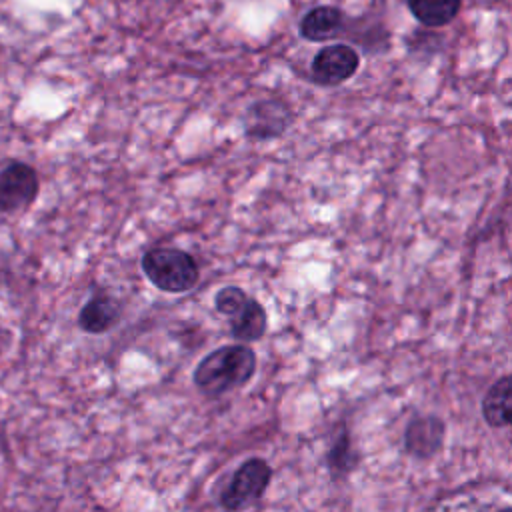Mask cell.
<instances>
[{
    "instance_id": "obj_5",
    "label": "cell",
    "mask_w": 512,
    "mask_h": 512,
    "mask_svg": "<svg viewBox=\"0 0 512 512\" xmlns=\"http://www.w3.org/2000/svg\"><path fill=\"white\" fill-rule=\"evenodd\" d=\"M360 66V56L352 46L330 44L312 60V80L322 86H336L354 76Z\"/></svg>"
},
{
    "instance_id": "obj_3",
    "label": "cell",
    "mask_w": 512,
    "mask_h": 512,
    "mask_svg": "<svg viewBox=\"0 0 512 512\" xmlns=\"http://www.w3.org/2000/svg\"><path fill=\"white\" fill-rule=\"evenodd\" d=\"M272 478V468L262 458L244 460L232 474L228 486L220 494V506L226 512H240L262 498Z\"/></svg>"
},
{
    "instance_id": "obj_13",
    "label": "cell",
    "mask_w": 512,
    "mask_h": 512,
    "mask_svg": "<svg viewBox=\"0 0 512 512\" xmlns=\"http://www.w3.org/2000/svg\"><path fill=\"white\" fill-rule=\"evenodd\" d=\"M356 466V452L350 442V434L342 430V434L336 438L328 452V468L334 478L346 476Z\"/></svg>"
},
{
    "instance_id": "obj_7",
    "label": "cell",
    "mask_w": 512,
    "mask_h": 512,
    "mask_svg": "<svg viewBox=\"0 0 512 512\" xmlns=\"http://www.w3.org/2000/svg\"><path fill=\"white\" fill-rule=\"evenodd\" d=\"M288 118L290 114L282 102H276V100L256 102L244 118V130L248 138H256V140L276 138L286 130L290 122Z\"/></svg>"
},
{
    "instance_id": "obj_4",
    "label": "cell",
    "mask_w": 512,
    "mask_h": 512,
    "mask_svg": "<svg viewBox=\"0 0 512 512\" xmlns=\"http://www.w3.org/2000/svg\"><path fill=\"white\" fill-rule=\"evenodd\" d=\"M38 176L30 164L10 162L0 172V212H18L34 202Z\"/></svg>"
},
{
    "instance_id": "obj_14",
    "label": "cell",
    "mask_w": 512,
    "mask_h": 512,
    "mask_svg": "<svg viewBox=\"0 0 512 512\" xmlns=\"http://www.w3.org/2000/svg\"><path fill=\"white\" fill-rule=\"evenodd\" d=\"M248 300V294L238 288V286H226V288H220L216 292V298H214V306L220 314L232 318Z\"/></svg>"
},
{
    "instance_id": "obj_2",
    "label": "cell",
    "mask_w": 512,
    "mask_h": 512,
    "mask_svg": "<svg viewBox=\"0 0 512 512\" xmlns=\"http://www.w3.org/2000/svg\"><path fill=\"white\" fill-rule=\"evenodd\" d=\"M146 278L162 292L180 294L190 290L200 276L196 260L180 248H152L142 256Z\"/></svg>"
},
{
    "instance_id": "obj_9",
    "label": "cell",
    "mask_w": 512,
    "mask_h": 512,
    "mask_svg": "<svg viewBox=\"0 0 512 512\" xmlns=\"http://www.w3.org/2000/svg\"><path fill=\"white\" fill-rule=\"evenodd\" d=\"M344 26V16L336 6H316L300 20V36L320 42L336 36Z\"/></svg>"
},
{
    "instance_id": "obj_8",
    "label": "cell",
    "mask_w": 512,
    "mask_h": 512,
    "mask_svg": "<svg viewBox=\"0 0 512 512\" xmlns=\"http://www.w3.org/2000/svg\"><path fill=\"white\" fill-rule=\"evenodd\" d=\"M120 318V304L112 296L98 292L80 310L78 324L88 334H102L110 330Z\"/></svg>"
},
{
    "instance_id": "obj_15",
    "label": "cell",
    "mask_w": 512,
    "mask_h": 512,
    "mask_svg": "<svg viewBox=\"0 0 512 512\" xmlns=\"http://www.w3.org/2000/svg\"><path fill=\"white\" fill-rule=\"evenodd\" d=\"M498 512H512V508H510V506H504V508H500Z\"/></svg>"
},
{
    "instance_id": "obj_10",
    "label": "cell",
    "mask_w": 512,
    "mask_h": 512,
    "mask_svg": "<svg viewBox=\"0 0 512 512\" xmlns=\"http://www.w3.org/2000/svg\"><path fill=\"white\" fill-rule=\"evenodd\" d=\"M266 326H268V318H266L264 306L250 296L246 304L230 318V334L240 342L260 340L266 332Z\"/></svg>"
},
{
    "instance_id": "obj_12",
    "label": "cell",
    "mask_w": 512,
    "mask_h": 512,
    "mask_svg": "<svg viewBox=\"0 0 512 512\" xmlns=\"http://www.w3.org/2000/svg\"><path fill=\"white\" fill-rule=\"evenodd\" d=\"M462 0H408L412 16L432 28L450 24L460 12Z\"/></svg>"
},
{
    "instance_id": "obj_1",
    "label": "cell",
    "mask_w": 512,
    "mask_h": 512,
    "mask_svg": "<svg viewBox=\"0 0 512 512\" xmlns=\"http://www.w3.org/2000/svg\"><path fill=\"white\" fill-rule=\"evenodd\" d=\"M254 370V350L244 344H230L206 354L198 362L192 380L204 396L214 398L232 388L244 386L254 376Z\"/></svg>"
},
{
    "instance_id": "obj_6",
    "label": "cell",
    "mask_w": 512,
    "mask_h": 512,
    "mask_svg": "<svg viewBox=\"0 0 512 512\" xmlns=\"http://www.w3.org/2000/svg\"><path fill=\"white\" fill-rule=\"evenodd\" d=\"M444 420L434 416V414H426V416H414L404 432V446L406 452L414 458L426 460L432 458L434 454L440 452L442 444H444Z\"/></svg>"
},
{
    "instance_id": "obj_11",
    "label": "cell",
    "mask_w": 512,
    "mask_h": 512,
    "mask_svg": "<svg viewBox=\"0 0 512 512\" xmlns=\"http://www.w3.org/2000/svg\"><path fill=\"white\" fill-rule=\"evenodd\" d=\"M510 392H512V384H510V376H502L498 378L488 392L484 394L482 400V416L486 420L488 426L492 428H504L510 424L512 420V412H510Z\"/></svg>"
}]
</instances>
